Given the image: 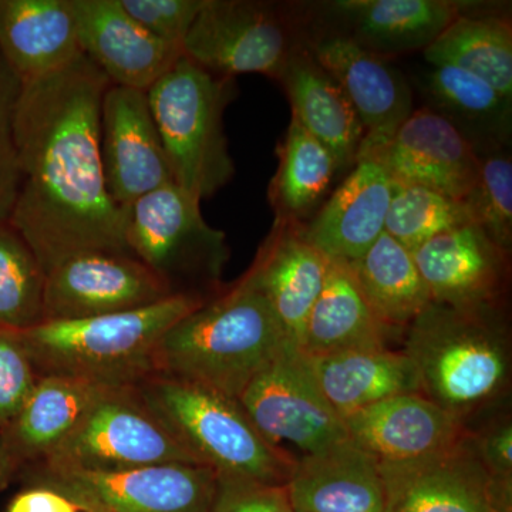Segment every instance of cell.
<instances>
[{
	"mask_svg": "<svg viewBox=\"0 0 512 512\" xmlns=\"http://www.w3.org/2000/svg\"><path fill=\"white\" fill-rule=\"evenodd\" d=\"M330 259L306 241L302 224L275 222L247 274L264 292L289 342L301 349L306 322L318 301Z\"/></svg>",
	"mask_w": 512,
	"mask_h": 512,
	"instance_id": "obj_23",
	"label": "cell"
},
{
	"mask_svg": "<svg viewBox=\"0 0 512 512\" xmlns=\"http://www.w3.org/2000/svg\"><path fill=\"white\" fill-rule=\"evenodd\" d=\"M39 382L15 332L0 330V427L22 410Z\"/></svg>",
	"mask_w": 512,
	"mask_h": 512,
	"instance_id": "obj_38",
	"label": "cell"
},
{
	"mask_svg": "<svg viewBox=\"0 0 512 512\" xmlns=\"http://www.w3.org/2000/svg\"><path fill=\"white\" fill-rule=\"evenodd\" d=\"M6 512H80L64 495L43 487H25L15 495Z\"/></svg>",
	"mask_w": 512,
	"mask_h": 512,
	"instance_id": "obj_41",
	"label": "cell"
},
{
	"mask_svg": "<svg viewBox=\"0 0 512 512\" xmlns=\"http://www.w3.org/2000/svg\"><path fill=\"white\" fill-rule=\"evenodd\" d=\"M473 224L463 201L417 185L394 190L384 232L414 252L450 229Z\"/></svg>",
	"mask_w": 512,
	"mask_h": 512,
	"instance_id": "obj_34",
	"label": "cell"
},
{
	"mask_svg": "<svg viewBox=\"0 0 512 512\" xmlns=\"http://www.w3.org/2000/svg\"><path fill=\"white\" fill-rule=\"evenodd\" d=\"M211 512H295L286 484L217 476Z\"/></svg>",
	"mask_w": 512,
	"mask_h": 512,
	"instance_id": "obj_39",
	"label": "cell"
},
{
	"mask_svg": "<svg viewBox=\"0 0 512 512\" xmlns=\"http://www.w3.org/2000/svg\"><path fill=\"white\" fill-rule=\"evenodd\" d=\"M128 251L173 296L208 302L224 291L227 235L202 217L201 201L177 184L144 195L126 214Z\"/></svg>",
	"mask_w": 512,
	"mask_h": 512,
	"instance_id": "obj_7",
	"label": "cell"
},
{
	"mask_svg": "<svg viewBox=\"0 0 512 512\" xmlns=\"http://www.w3.org/2000/svg\"><path fill=\"white\" fill-rule=\"evenodd\" d=\"M397 330L370 308L348 264L330 261L328 276L306 322L301 352L308 357L386 349Z\"/></svg>",
	"mask_w": 512,
	"mask_h": 512,
	"instance_id": "obj_29",
	"label": "cell"
},
{
	"mask_svg": "<svg viewBox=\"0 0 512 512\" xmlns=\"http://www.w3.org/2000/svg\"><path fill=\"white\" fill-rule=\"evenodd\" d=\"M205 301L170 296L147 308L97 318L45 320L15 332L39 377L104 387L137 386L156 373L161 338Z\"/></svg>",
	"mask_w": 512,
	"mask_h": 512,
	"instance_id": "obj_4",
	"label": "cell"
},
{
	"mask_svg": "<svg viewBox=\"0 0 512 512\" xmlns=\"http://www.w3.org/2000/svg\"><path fill=\"white\" fill-rule=\"evenodd\" d=\"M413 84L426 109L450 121L476 148L508 146L512 101L474 74L429 64L414 72Z\"/></svg>",
	"mask_w": 512,
	"mask_h": 512,
	"instance_id": "obj_28",
	"label": "cell"
},
{
	"mask_svg": "<svg viewBox=\"0 0 512 512\" xmlns=\"http://www.w3.org/2000/svg\"><path fill=\"white\" fill-rule=\"evenodd\" d=\"M19 89L18 77L0 56V224L9 222L22 183L13 136V110Z\"/></svg>",
	"mask_w": 512,
	"mask_h": 512,
	"instance_id": "obj_36",
	"label": "cell"
},
{
	"mask_svg": "<svg viewBox=\"0 0 512 512\" xmlns=\"http://www.w3.org/2000/svg\"><path fill=\"white\" fill-rule=\"evenodd\" d=\"M345 426L350 439L380 464L436 456L470 434L467 424L421 393L373 404L345 419Z\"/></svg>",
	"mask_w": 512,
	"mask_h": 512,
	"instance_id": "obj_20",
	"label": "cell"
},
{
	"mask_svg": "<svg viewBox=\"0 0 512 512\" xmlns=\"http://www.w3.org/2000/svg\"><path fill=\"white\" fill-rule=\"evenodd\" d=\"M476 181L463 202L470 220L511 255L512 160L505 146L476 148Z\"/></svg>",
	"mask_w": 512,
	"mask_h": 512,
	"instance_id": "obj_35",
	"label": "cell"
},
{
	"mask_svg": "<svg viewBox=\"0 0 512 512\" xmlns=\"http://www.w3.org/2000/svg\"><path fill=\"white\" fill-rule=\"evenodd\" d=\"M111 86L86 56L20 83L13 136L22 183L9 224L45 274L86 252L130 254L126 214L111 200L100 158V109Z\"/></svg>",
	"mask_w": 512,
	"mask_h": 512,
	"instance_id": "obj_1",
	"label": "cell"
},
{
	"mask_svg": "<svg viewBox=\"0 0 512 512\" xmlns=\"http://www.w3.org/2000/svg\"><path fill=\"white\" fill-rule=\"evenodd\" d=\"M348 266L377 318L397 332L406 330L431 303L412 252L386 232Z\"/></svg>",
	"mask_w": 512,
	"mask_h": 512,
	"instance_id": "obj_30",
	"label": "cell"
},
{
	"mask_svg": "<svg viewBox=\"0 0 512 512\" xmlns=\"http://www.w3.org/2000/svg\"><path fill=\"white\" fill-rule=\"evenodd\" d=\"M238 402L275 447L286 441L313 454L349 439L345 421L316 382L311 360L291 342L249 382Z\"/></svg>",
	"mask_w": 512,
	"mask_h": 512,
	"instance_id": "obj_11",
	"label": "cell"
},
{
	"mask_svg": "<svg viewBox=\"0 0 512 512\" xmlns=\"http://www.w3.org/2000/svg\"><path fill=\"white\" fill-rule=\"evenodd\" d=\"M386 512L511 511V501L495 490L470 434L436 456L380 464Z\"/></svg>",
	"mask_w": 512,
	"mask_h": 512,
	"instance_id": "obj_15",
	"label": "cell"
},
{
	"mask_svg": "<svg viewBox=\"0 0 512 512\" xmlns=\"http://www.w3.org/2000/svg\"><path fill=\"white\" fill-rule=\"evenodd\" d=\"M99 144L104 183L121 210L174 183L146 92L107 89L101 100Z\"/></svg>",
	"mask_w": 512,
	"mask_h": 512,
	"instance_id": "obj_14",
	"label": "cell"
},
{
	"mask_svg": "<svg viewBox=\"0 0 512 512\" xmlns=\"http://www.w3.org/2000/svg\"><path fill=\"white\" fill-rule=\"evenodd\" d=\"M279 164L268 197L279 224H302L338 173L332 153L295 119L278 148Z\"/></svg>",
	"mask_w": 512,
	"mask_h": 512,
	"instance_id": "obj_32",
	"label": "cell"
},
{
	"mask_svg": "<svg viewBox=\"0 0 512 512\" xmlns=\"http://www.w3.org/2000/svg\"><path fill=\"white\" fill-rule=\"evenodd\" d=\"M305 40L291 18L255 0H204L184 42V56L208 72L232 77L262 74L278 82Z\"/></svg>",
	"mask_w": 512,
	"mask_h": 512,
	"instance_id": "obj_9",
	"label": "cell"
},
{
	"mask_svg": "<svg viewBox=\"0 0 512 512\" xmlns=\"http://www.w3.org/2000/svg\"><path fill=\"white\" fill-rule=\"evenodd\" d=\"M46 274L18 231L0 224V330L22 332L43 322Z\"/></svg>",
	"mask_w": 512,
	"mask_h": 512,
	"instance_id": "obj_33",
	"label": "cell"
},
{
	"mask_svg": "<svg viewBox=\"0 0 512 512\" xmlns=\"http://www.w3.org/2000/svg\"><path fill=\"white\" fill-rule=\"evenodd\" d=\"M394 190L377 161H357L312 222L302 224L303 237L330 261L352 264L383 234Z\"/></svg>",
	"mask_w": 512,
	"mask_h": 512,
	"instance_id": "obj_21",
	"label": "cell"
},
{
	"mask_svg": "<svg viewBox=\"0 0 512 512\" xmlns=\"http://www.w3.org/2000/svg\"><path fill=\"white\" fill-rule=\"evenodd\" d=\"M164 464L200 463L136 386H126L101 394L39 470L114 473Z\"/></svg>",
	"mask_w": 512,
	"mask_h": 512,
	"instance_id": "obj_8",
	"label": "cell"
},
{
	"mask_svg": "<svg viewBox=\"0 0 512 512\" xmlns=\"http://www.w3.org/2000/svg\"><path fill=\"white\" fill-rule=\"evenodd\" d=\"M237 83L181 56L147 92L174 184L198 201L234 178L224 114Z\"/></svg>",
	"mask_w": 512,
	"mask_h": 512,
	"instance_id": "obj_6",
	"label": "cell"
},
{
	"mask_svg": "<svg viewBox=\"0 0 512 512\" xmlns=\"http://www.w3.org/2000/svg\"><path fill=\"white\" fill-rule=\"evenodd\" d=\"M403 352L416 367L421 394L468 427L510 394L511 329L504 305L430 303L407 326Z\"/></svg>",
	"mask_w": 512,
	"mask_h": 512,
	"instance_id": "obj_2",
	"label": "cell"
},
{
	"mask_svg": "<svg viewBox=\"0 0 512 512\" xmlns=\"http://www.w3.org/2000/svg\"><path fill=\"white\" fill-rule=\"evenodd\" d=\"M394 185H417L463 201L476 181V147L450 121L426 107L414 110L392 140L370 157Z\"/></svg>",
	"mask_w": 512,
	"mask_h": 512,
	"instance_id": "obj_18",
	"label": "cell"
},
{
	"mask_svg": "<svg viewBox=\"0 0 512 512\" xmlns=\"http://www.w3.org/2000/svg\"><path fill=\"white\" fill-rule=\"evenodd\" d=\"M278 82L292 107V119L328 148L339 171L355 167L365 130L339 83L309 52L306 43L289 57Z\"/></svg>",
	"mask_w": 512,
	"mask_h": 512,
	"instance_id": "obj_25",
	"label": "cell"
},
{
	"mask_svg": "<svg viewBox=\"0 0 512 512\" xmlns=\"http://www.w3.org/2000/svg\"><path fill=\"white\" fill-rule=\"evenodd\" d=\"M305 43L316 62L342 87L359 116L365 137L357 161L375 156L416 110L412 83L387 57L370 52L342 33Z\"/></svg>",
	"mask_w": 512,
	"mask_h": 512,
	"instance_id": "obj_13",
	"label": "cell"
},
{
	"mask_svg": "<svg viewBox=\"0 0 512 512\" xmlns=\"http://www.w3.org/2000/svg\"><path fill=\"white\" fill-rule=\"evenodd\" d=\"M309 360L326 402L343 421L390 397L421 393L416 367L403 350H352Z\"/></svg>",
	"mask_w": 512,
	"mask_h": 512,
	"instance_id": "obj_27",
	"label": "cell"
},
{
	"mask_svg": "<svg viewBox=\"0 0 512 512\" xmlns=\"http://www.w3.org/2000/svg\"><path fill=\"white\" fill-rule=\"evenodd\" d=\"M83 55L111 86L148 92L183 50L161 42L121 8L120 0H69Z\"/></svg>",
	"mask_w": 512,
	"mask_h": 512,
	"instance_id": "obj_19",
	"label": "cell"
},
{
	"mask_svg": "<svg viewBox=\"0 0 512 512\" xmlns=\"http://www.w3.org/2000/svg\"><path fill=\"white\" fill-rule=\"evenodd\" d=\"M22 483L64 495L80 512H211L217 474L201 464L114 471L37 470Z\"/></svg>",
	"mask_w": 512,
	"mask_h": 512,
	"instance_id": "obj_10",
	"label": "cell"
},
{
	"mask_svg": "<svg viewBox=\"0 0 512 512\" xmlns=\"http://www.w3.org/2000/svg\"><path fill=\"white\" fill-rule=\"evenodd\" d=\"M497 512H511V511H503V510H501V511H497Z\"/></svg>",
	"mask_w": 512,
	"mask_h": 512,
	"instance_id": "obj_42",
	"label": "cell"
},
{
	"mask_svg": "<svg viewBox=\"0 0 512 512\" xmlns=\"http://www.w3.org/2000/svg\"><path fill=\"white\" fill-rule=\"evenodd\" d=\"M286 488L295 512H386L379 461L350 437L296 458Z\"/></svg>",
	"mask_w": 512,
	"mask_h": 512,
	"instance_id": "obj_22",
	"label": "cell"
},
{
	"mask_svg": "<svg viewBox=\"0 0 512 512\" xmlns=\"http://www.w3.org/2000/svg\"><path fill=\"white\" fill-rule=\"evenodd\" d=\"M412 255L431 303L460 309L504 305L511 255L476 224L443 232Z\"/></svg>",
	"mask_w": 512,
	"mask_h": 512,
	"instance_id": "obj_16",
	"label": "cell"
},
{
	"mask_svg": "<svg viewBox=\"0 0 512 512\" xmlns=\"http://www.w3.org/2000/svg\"><path fill=\"white\" fill-rule=\"evenodd\" d=\"M470 5L453 0H338L330 10L346 28L342 35L387 57L426 50Z\"/></svg>",
	"mask_w": 512,
	"mask_h": 512,
	"instance_id": "obj_26",
	"label": "cell"
},
{
	"mask_svg": "<svg viewBox=\"0 0 512 512\" xmlns=\"http://www.w3.org/2000/svg\"><path fill=\"white\" fill-rule=\"evenodd\" d=\"M0 56L20 83L83 56L69 0H0Z\"/></svg>",
	"mask_w": 512,
	"mask_h": 512,
	"instance_id": "obj_24",
	"label": "cell"
},
{
	"mask_svg": "<svg viewBox=\"0 0 512 512\" xmlns=\"http://www.w3.org/2000/svg\"><path fill=\"white\" fill-rule=\"evenodd\" d=\"M110 387L39 377L22 410L0 427V490L45 466L84 413Z\"/></svg>",
	"mask_w": 512,
	"mask_h": 512,
	"instance_id": "obj_17",
	"label": "cell"
},
{
	"mask_svg": "<svg viewBox=\"0 0 512 512\" xmlns=\"http://www.w3.org/2000/svg\"><path fill=\"white\" fill-rule=\"evenodd\" d=\"M423 52L427 64L474 74L512 101V25L507 16L461 13Z\"/></svg>",
	"mask_w": 512,
	"mask_h": 512,
	"instance_id": "obj_31",
	"label": "cell"
},
{
	"mask_svg": "<svg viewBox=\"0 0 512 512\" xmlns=\"http://www.w3.org/2000/svg\"><path fill=\"white\" fill-rule=\"evenodd\" d=\"M120 5L148 33L183 50L204 0H120Z\"/></svg>",
	"mask_w": 512,
	"mask_h": 512,
	"instance_id": "obj_37",
	"label": "cell"
},
{
	"mask_svg": "<svg viewBox=\"0 0 512 512\" xmlns=\"http://www.w3.org/2000/svg\"><path fill=\"white\" fill-rule=\"evenodd\" d=\"M471 430V429H470ZM478 458L493 481L495 490L511 501L512 421L510 414H495L481 427L471 430Z\"/></svg>",
	"mask_w": 512,
	"mask_h": 512,
	"instance_id": "obj_40",
	"label": "cell"
},
{
	"mask_svg": "<svg viewBox=\"0 0 512 512\" xmlns=\"http://www.w3.org/2000/svg\"><path fill=\"white\" fill-rule=\"evenodd\" d=\"M289 339L264 292L245 274L161 338L156 373L238 400Z\"/></svg>",
	"mask_w": 512,
	"mask_h": 512,
	"instance_id": "obj_3",
	"label": "cell"
},
{
	"mask_svg": "<svg viewBox=\"0 0 512 512\" xmlns=\"http://www.w3.org/2000/svg\"><path fill=\"white\" fill-rule=\"evenodd\" d=\"M141 399L202 466L217 476L286 484L296 458L259 433L238 400L154 373L136 386Z\"/></svg>",
	"mask_w": 512,
	"mask_h": 512,
	"instance_id": "obj_5",
	"label": "cell"
},
{
	"mask_svg": "<svg viewBox=\"0 0 512 512\" xmlns=\"http://www.w3.org/2000/svg\"><path fill=\"white\" fill-rule=\"evenodd\" d=\"M170 296L163 282L133 255L86 252L46 275L43 322L137 311Z\"/></svg>",
	"mask_w": 512,
	"mask_h": 512,
	"instance_id": "obj_12",
	"label": "cell"
}]
</instances>
